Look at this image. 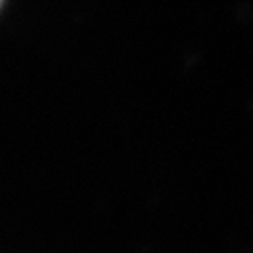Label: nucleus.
<instances>
[{
    "label": "nucleus",
    "mask_w": 253,
    "mask_h": 253,
    "mask_svg": "<svg viewBox=\"0 0 253 253\" xmlns=\"http://www.w3.org/2000/svg\"><path fill=\"white\" fill-rule=\"evenodd\" d=\"M0 4H2V0H0Z\"/></svg>",
    "instance_id": "f257e3e1"
}]
</instances>
